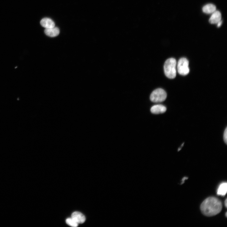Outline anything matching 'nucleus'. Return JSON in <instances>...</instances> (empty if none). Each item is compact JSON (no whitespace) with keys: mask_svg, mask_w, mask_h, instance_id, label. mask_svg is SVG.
Returning a JSON list of instances; mask_svg holds the SVG:
<instances>
[{"mask_svg":"<svg viewBox=\"0 0 227 227\" xmlns=\"http://www.w3.org/2000/svg\"><path fill=\"white\" fill-rule=\"evenodd\" d=\"M167 97V94L164 90L158 89L154 90L151 94V100L154 103H160L164 101Z\"/></svg>","mask_w":227,"mask_h":227,"instance_id":"3","label":"nucleus"},{"mask_svg":"<svg viewBox=\"0 0 227 227\" xmlns=\"http://www.w3.org/2000/svg\"><path fill=\"white\" fill-rule=\"evenodd\" d=\"M223 139L225 143L227 144V128H226L224 133Z\"/></svg>","mask_w":227,"mask_h":227,"instance_id":"13","label":"nucleus"},{"mask_svg":"<svg viewBox=\"0 0 227 227\" xmlns=\"http://www.w3.org/2000/svg\"><path fill=\"white\" fill-rule=\"evenodd\" d=\"M189 65V61L187 59L184 58L180 59L177 64V68L178 73L182 75H187L190 72Z\"/></svg>","mask_w":227,"mask_h":227,"instance_id":"4","label":"nucleus"},{"mask_svg":"<svg viewBox=\"0 0 227 227\" xmlns=\"http://www.w3.org/2000/svg\"><path fill=\"white\" fill-rule=\"evenodd\" d=\"M222 208L221 201L218 198L213 196L206 198L200 206L202 213L208 217L213 216L219 214Z\"/></svg>","mask_w":227,"mask_h":227,"instance_id":"1","label":"nucleus"},{"mask_svg":"<svg viewBox=\"0 0 227 227\" xmlns=\"http://www.w3.org/2000/svg\"><path fill=\"white\" fill-rule=\"evenodd\" d=\"M167 108L161 104H157L153 106L151 108V112L154 114H158L165 113Z\"/></svg>","mask_w":227,"mask_h":227,"instance_id":"7","label":"nucleus"},{"mask_svg":"<svg viewBox=\"0 0 227 227\" xmlns=\"http://www.w3.org/2000/svg\"><path fill=\"white\" fill-rule=\"evenodd\" d=\"M225 216H226V217H227V212H226V214H225Z\"/></svg>","mask_w":227,"mask_h":227,"instance_id":"17","label":"nucleus"},{"mask_svg":"<svg viewBox=\"0 0 227 227\" xmlns=\"http://www.w3.org/2000/svg\"><path fill=\"white\" fill-rule=\"evenodd\" d=\"M41 26L45 28H48L55 27L54 22L50 18H45L42 19L40 22Z\"/></svg>","mask_w":227,"mask_h":227,"instance_id":"9","label":"nucleus"},{"mask_svg":"<svg viewBox=\"0 0 227 227\" xmlns=\"http://www.w3.org/2000/svg\"><path fill=\"white\" fill-rule=\"evenodd\" d=\"M176 60L173 58L169 59L165 61L164 66V72L168 78L173 79L176 77Z\"/></svg>","mask_w":227,"mask_h":227,"instance_id":"2","label":"nucleus"},{"mask_svg":"<svg viewBox=\"0 0 227 227\" xmlns=\"http://www.w3.org/2000/svg\"><path fill=\"white\" fill-rule=\"evenodd\" d=\"M188 179V178L186 177H185L183 178L182 179V182L181 184H182L184 183V182H185V180H187Z\"/></svg>","mask_w":227,"mask_h":227,"instance_id":"15","label":"nucleus"},{"mask_svg":"<svg viewBox=\"0 0 227 227\" xmlns=\"http://www.w3.org/2000/svg\"><path fill=\"white\" fill-rule=\"evenodd\" d=\"M66 223L68 225L73 227H76L78 225V224L72 218L67 219Z\"/></svg>","mask_w":227,"mask_h":227,"instance_id":"12","label":"nucleus"},{"mask_svg":"<svg viewBox=\"0 0 227 227\" xmlns=\"http://www.w3.org/2000/svg\"><path fill=\"white\" fill-rule=\"evenodd\" d=\"M225 207L227 208V200L226 199L225 202Z\"/></svg>","mask_w":227,"mask_h":227,"instance_id":"16","label":"nucleus"},{"mask_svg":"<svg viewBox=\"0 0 227 227\" xmlns=\"http://www.w3.org/2000/svg\"><path fill=\"white\" fill-rule=\"evenodd\" d=\"M76 222L79 224H82L84 223L85 220L86 218L85 216L81 213L79 212H75L71 215V217Z\"/></svg>","mask_w":227,"mask_h":227,"instance_id":"6","label":"nucleus"},{"mask_svg":"<svg viewBox=\"0 0 227 227\" xmlns=\"http://www.w3.org/2000/svg\"><path fill=\"white\" fill-rule=\"evenodd\" d=\"M222 21L221 20L219 22L217 23V27H220L221 26V25L222 24Z\"/></svg>","mask_w":227,"mask_h":227,"instance_id":"14","label":"nucleus"},{"mask_svg":"<svg viewBox=\"0 0 227 227\" xmlns=\"http://www.w3.org/2000/svg\"><path fill=\"white\" fill-rule=\"evenodd\" d=\"M45 33L46 35L49 37H54L59 35L60 30L58 27H54L51 28H46Z\"/></svg>","mask_w":227,"mask_h":227,"instance_id":"5","label":"nucleus"},{"mask_svg":"<svg viewBox=\"0 0 227 227\" xmlns=\"http://www.w3.org/2000/svg\"><path fill=\"white\" fill-rule=\"evenodd\" d=\"M227 191V184L224 182L221 183L219 186L217 191V194L219 196H224L226 194Z\"/></svg>","mask_w":227,"mask_h":227,"instance_id":"10","label":"nucleus"},{"mask_svg":"<svg viewBox=\"0 0 227 227\" xmlns=\"http://www.w3.org/2000/svg\"><path fill=\"white\" fill-rule=\"evenodd\" d=\"M216 10V7L212 4H208L205 6L203 8V12L207 14L213 13Z\"/></svg>","mask_w":227,"mask_h":227,"instance_id":"11","label":"nucleus"},{"mask_svg":"<svg viewBox=\"0 0 227 227\" xmlns=\"http://www.w3.org/2000/svg\"><path fill=\"white\" fill-rule=\"evenodd\" d=\"M221 15L219 11H215L210 17L209 19V22L212 24H217L221 20Z\"/></svg>","mask_w":227,"mask_h":227,"instance_id":"8","label":"nucleus"}]
</instances>
